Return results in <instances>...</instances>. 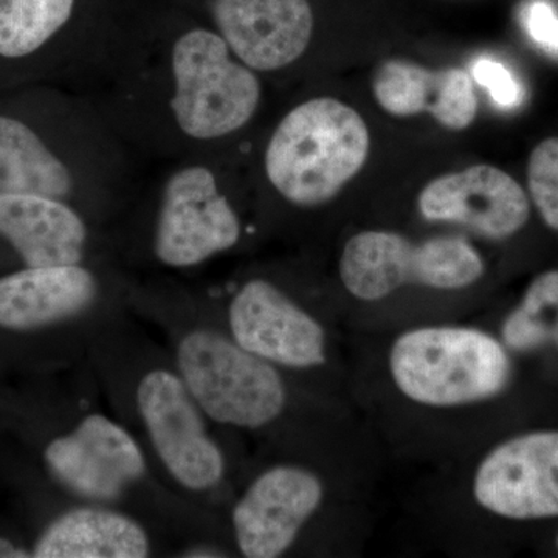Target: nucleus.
<instances>
[{"label": "nucleus", "instance_id": "2", "mask_svg": "<svg viewBox=\"0 0 558 558\" xmlns=\"http://www.w3.org/2000/svg\"><path fill=\"white\" fill-rule=\"evenodd\" d=\"M102 399L167 486L226 519L244 475L238 433L213 421L163 341L130 310L108 319L87 352Z\"/></svg>", "mask_w": 558, "mask_h": 558}, {"label": "nucleus", "instance_id": "4", "mask_svg": "<svg viewBox=\"0 0 558 558\" xmlns=\"http://www.w3.org/2000/svg\"><path fill=\"white\" fill-rule=\"evenodd\" d=\"M130 311L157 329L213 421L299 453L306 436L300 381L231 339L204 284L174 275H138Z\"/></svg>", "mask_w": 558, "mask_h": 558}, {"label": "nucleus", "instance_id": "21", "mask_svg": "<svg viewBox=\"0 0 558 558\" xmlns=\"http://www.w3.org/2000/svg\"><path fill=\"white\" fill-rule=\"evenodd\" d=\"M526 27L529 35L539 46L558 53V16L548 2L532 3L526 11Z\"/></svg>", "mask_w": 558, "mask_h": 558}, {"label": "nucleus", "instance_id": "6", "mask_svg": "<svg viewBox=\"0 0 558 558\" xmlns=\"http://www.w3.org/2000/svg\"><path fill=\"white\" fill-rule=\"evenodd\" d=\"M138 275L117 258L0 275V336L33 348L32 365L61 373L87 359L108 319L130 310Z\"/></svg>", "mask_w": 558, "mask_h": 558}, {"label": "nucleus", "instance_id": "3", "mask_svg": "<svg viewBox=\"0 0 558 558\" xmlns=\"http://www.w3.org/2000/svg\"><path fill=\"white\" fill-rule=\"evenodd\" d=\"M32 416L39 472L62 490L153 521L170 532L175 548L201 538L231 543L222 515L180 497L157 475L135 436L110 413L89 359L65 369L64 384L33 405Z\"/></svg>", "mask_w": 558, "mask_h": 558}, {"label": "nucleus", "instance_id": "12", "mask_svg": "<svg viewBox=\"0 0 558 558\" xmlns=\"http://www.w3.org/2000/svg\"><path fill=\"white\" fill-rule=\"evenodd\" d=\"M484 260L468 240L457 236L413 242L392 231L368 230L344 244L341 284L360 301H380L405 286L461 290L480 281Z\"/></svg>", "mask_w": 558, "mask_h": 558}, {"label": "nucleus", "instance_id": "1", "mask_svg": "<svg viewBox=\"0 0 558 558\" xmlns=\"http://www.w3.org/2000/svg\"><path fill=\"white\" fill-rule=\"evenodd\" d=\"M81 95L148 167L244 156L263 78L218 33L172 0H143L112 57Z\"/></svg>", "mask_w": 558, "mask_h": 558}, {"label": "nucleus", "instance_id": "16", "mask_svg": "<svg viewBox=\"0 0 558 558\" xmlns=\"http://www.w3.org/2000/svg\"><path fill=\"white\" fill-rule=\"evenodd\" d=\"M417 207L429 222L458 223L492 241L519 233L531 216L520 183L490 165L432 180L418 194Z\"/></svg>", "mask_w": 558, "mask_h": 558}, {"label": "nucleus", "instance_id": "17", "mask_svg": "<svg viewBox=\"0 0 558 558\" xmlns=\"http://www.w3.org/2000/svg\"><path fill=\"white\" fill-rule=\"evenodd\" d=\"M374 97L385 112L414 117L427 112L440 126L468 130L478 112L472 76L465 70H428L414 62H385L373 81Z\"/></svg>", "mask_w": 558, "mask_h": 558}, {"label": "nucleus", "instance_id": "5", "mask_svg": "<svg viewBox=\"0 0 558 558\" xmlns=\"http://www.w3.org/2000/svg\"><path fill=\"white\" fill-rule=\"evenodd\" d=\"M244 156L150 167L108 229L113 256L137 275L182 277L240 252L255 233L234 172Z\"/></svg>", "mask_w": 558, "mask_h": 558}, {"label": "nucleus", "instance_id": "15", "mask_svg": "<svg viewBox=\"0 0 558 558\" xmlns=\"http://www.w3.org/2000/svg\"><path fill=\"white\" fill-rule=\"evenodd\" d=\"M0 242L20 269L116 258L106 227L38 194L0 193Z\"/></svg>", "mask_w": 558, "mask_h": 558}, {"label": "nucleus", "instance_id": "10", "mask_svg": "<svg viewBox=\"0 0 558 558\" xmlns=\"http://www.w3.org/2000/svg\"><path fill=\"white\" fill-rule=\"evenodd\" d=\"M231 339L301 384L329 365L325 322L296 290L275 275L248 271L204 284Z\"/></svg>", "mask_w": 558, "mask_h": 558}, {"label": "nucleus", "instance_id": "24", "mask_svg": "<svg viewBox=\"0 0 558 558\" xmlns=\"http://www.w3.org/2000/svg\"><path fill=\"white\" fill-rule=\"evenodd\" d=\"M556 545H557V549H558V535H557V538H556Z\"/></svg>", "mask_w": 558, "mask_h": 558}, {"label": "nucleus", "instance_id": "11", "mask_svg": "<svg viewBox=\"0 0 558 558\" xmlns=\"http://www.w3.org/2000/svg\"><path fill=\"white\" fill-rule=\"evenodd\" d=\"M328 499L312 462L278 458L244 472L226 521L238 557L279 558L299 550Z\"/></svg>", "mask_w": 558, "mask_h": 558}, {"label": "nucleus", "instance_id": "7", "mask_svg": "<svg viewBox=\"0 0 558 558\" xmlns=\"http://www.w3.org/2000/svg\"><path fill=\"white\" fill-rule=\"evenodd\" d=\"M368 126L357 110L330 97L296 102L282 113L260 149L258 165L271 196L296 211L329 204L362 170Z\"/></svg>", "mask_w": 558, "mask_h": 558}, {"label": "nucleus", "instance_id": "23", "mask_svg": "<svg viewBox=\"0 0 558 558\" xmlns=\"http://www.w3.org/2000/svg\"><path fill=\"white\" fill-rule=\"evenodd\" d=\"M553 343L556 344V347L558 348V329H557V332H556V337H554Z\"/></svg>", "mask_w": 558, "mask_h": 558}, {"label": "nucleus", "instance_id": "22", "mask_svg": "<svg viewBox=\"0 0 558 558\" xmlns=\"http://www.w3.org/2000/svg\"><path fill=\"white\" fill-rule=\"evenodd\" d=\"M0 558H33L31 542L0 534Z\"/></svg>", "mask_w": 558, "mask_h": 558}, {"label": "nucleus", "instance_id": "14", "mask_svg": "<svg viewBox=\"0 0 558 558\" xmlns=\"http://www.w3.org/2000/svg\"><path fill=\"white\" fill-rule=\"evenodd\" d=\"M476 505L506 520L558 517V432L526 433L498 444L475 470Z\"/></svg>", "mask_w": 558, "mask_h": 558}, {"label": "nucleus", "instance_id": "9", "mask_svg": "<svg viewBox=\"0 0 558 558\" xmlns=\"http://www.w3.org/2000/svg\"><path fill=\"white\" fill-rule=\"evenodd\" d=\"M388 369L403 398L429 409L486 402L501 395L512 377L505 344L472 326L405 330L389 348Z\"/></svg>", "mask_w": 558, "mask_h": 558}, {"label": "nucleus", "instance_id": "19", "mask_svg": "<svg viewBox=\"0 0 558 558\" xmlns=\"http://www.w3.org/2000/svg\"><path fill=\"white\" fill-rule=\"evenodd\" d=\"M527 185L539 216L549 229L558 231V137L543 140L532 150Z\"/></svg>", "mask_w": 558, "mask_h": 558}, {"label": "nucleus", "instance_id": "8", "mask_svg": "<svg viewBox=\"0 0 558 558\" xmlns=\"http://www.w3.org/2000/svg\"><path fill=\"white\" fill-rule=\"evenodd\" d=\"M143 0H0V61L46 60L69 90L100 75Z\"/></svg>", "mask_w": 558, "mask_h": 558}, {"label": "nucleus", "instance_id": "13", "mask_svg": "<svg viewBox=\"0 0 558 558\" xmlns=\"http://www.w3.org/2000/svg\"><path fill=\"white\" fill-rule=\"evenodd\" d=\"M49 483L50 509L31 539L33 558L174 556L170 532L131 510L75 497Z\"/></svg>", "mask_w": 558, "mask_h": 558}, {"label": "nucleus", "instance_id": "20", "mask_svg": "<svg viewBox=\"0 0 558 558\" xmlns=\"http://www.w3.org/2000/svg\"><path fill=\"white\" fill-rule=\"evenodd\" d=\"M472 73L473 80L480 86L486 87L492 100L497 105L502 108H513V106L520 105L523 90H521L519 81L505 65L488 60V58H481L473 65Z\"/></svg>", "mask_w": 558, "mask_h": 558}, {"label": "nucleus", "instance_id": "18", "mask_svg": "<svg viewBox=\"0 0 558 558\" xmlns=\"http://www.w3.org/2000/svg\"><path fill=\"white\" fill-rule=\"evenodd\" d=\"M558 329V270L545 271L529 284L523 300L502 323L505 347L535 351L553 343Z\"/></svg>", "mask_w": 558, "mask_h": 558}]
</instances>
